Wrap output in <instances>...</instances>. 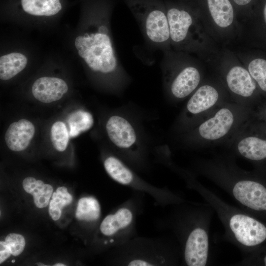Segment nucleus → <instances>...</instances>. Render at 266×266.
Instances as JSON below:
<instances>
[{
  "mask_svg": "<svg viewBox=\"0 0 266 266\" xmlns=\"http://www.w3.org/2000/svg\"><path fill=\"white\" fill-rule=\"evenodd\" d=\"M178 209L171 224L180 243L184 264L209 265L211 261L209 231L214 209L207 202L192 203Z\"/></svg>",
  "mask_w": 266,
  "mask_h": 266,
  "instance_id": "f257e3e1",
  "label": "nucleus"
},
{
  "mask_svg": "<svg viewBox=\"0 0 266 266\" xmlns=\"http://www.w3.org/2000/svg\"><path fill=\"white\" fill-rule=\"evenodd\" d=\"M196 191L213 208L221 222L224 240L236 247L244 256L255 250L266 240V225L243 209L231 205L200 183L191 180Z\"/></svg>",
  "mask_w": 266,
  "mask_h": 266,
  "instance_id": "f03ea898",
  "label": "nucleus"
},
{
  "mask_svg": "<svg viewBox=\"0 0 266 266\" xmlns=\"http://www.w3.org/2000/svg\"><path fill=\"white\" fill-rule=\"evenodd\" d=\"M233 166L223 162L203 164V173L241 208L252 215L266 214V185Z\"/></svg>",
  "mask_w": 266,
  "mask_h": 266,
  "instance_id": "7ed1b4c3",
  "label": "nucleus"
},
{
  "mask_svg": "<svg viewBox=\"0 0 266 266\" xmlns=\"http://www.w3.org/2000/svg\"><path fill=\"white\" fill-rule=\"evenodd\" d=\"M95 29L75 38L79 56L94 72L122 76L124 70L114 48L108 26L104 22L96 25Z\"/></svg>",
  "mask_w": 266,
  "mask_h": 266,
  "instance_id": "20e7f679",
  "label": "nucleus"
},
{
  "mask_svg": "<svg viewBox=\"0 0 266 266\" xmlns=\"http://www.w3.org/2000/svg\"><path fill=\"white\" fill-rule=\"evenodd\" d=\"M138 24L147 44L164 53L171 50L166 7L163 0H123Z\"/></svg>",
  "mask_w": 266,
  "mask_h": 266,
  "instance_id": "39448f33",
  "label": "nucleus"
},
{
  "mask_svg": "<svg viewBox=\"0 0 266 266\" xmlns=\"http://www.w3.org/2000/svg\"><path fill=\"white\" fill-rule=\"evenodd\" d=\"M164 1L171 46L177 50H192L196 43L198 12L186 0Z\"/></svg>",
  "mask_w": 266,
  "mask_h": 266,
  "instance_id": "423d86ee",
  "label": "nucleus"
},
{
  "mask_svg": "<svg viewBox=\"0 0 266 266\" xmlns=\"http://www.w3.org/2000/svg\"><path fill=\"white\" fill-rule=\"evenodd\" d=\"M135 218L134 206L130 201L126 202L114 213L104 218L100 225V230L104 236L109 237L107 243H118L121 245L132 235Z\"/></svg>",
  "mask_w": 266,
  "mask_h": 266,
  "instance_id": "0eeeda50",
  "label": "nucleus"
},
{
  "mask_svg": "<svg viewBox=\"0 0 266 266\" xmlns=\"http://www.w3.org/2000/svg\"><path fill=\"white\" fill-rule=\"evenodd\" d=\"M233 122V112L229 108H222L199 126V133L206 140H217L228 133Z\"/></svg>",
  "mask_w": 266,
  "mask_h": 266,
  "instance_id": "6e6552de",
  "label": "nucleus"
},
{
  "mask_svg": "<svg viewBox=\"0 0 266 266\" xmlns=\"http://www.w3.org/2000/svg\"><path fill=\"white\" fill-rule=\"evenodd\" d=\"M179 69L171 80L169 89L174 97L182 99L196 89L200 82V75L198 69L191 65H183Z\"/></svg>",
  "mask_w": 266,
  "mask_h": 266,
  "instance_id": "1a4fd4ad",
  "label": "nucleus"
},
{
  "mask_svg": "<svg viewBox=\"0 0 266 266\" xmlns=\"http://www.w3.org/2000/svg\"><path fill=\"white\" fill-rule=\"evenodd\" d=\"M68 86L62 79L52 77H42L33 83L32 91L38 100L48 103L61 99L67 92Z\"/></svg>",
  "mask_w": 266,
  "mask_h": 266,
  "instance_id": "9d476101",
  "label": "nucleus"
},
{
  "mask_svg": "<svg viewBox=\"0 0 266 266\" xmlns=\"http://www.w3.org/2000/svg\"><path fill=\"white\" fill-rule=\"evenodd\" d=\"M106 130L110 140L119 148H129L136 141V135L133 127L121 116L110 117L106 124Z\"/></svg>",
  "mask_w": 266,
  "mask_h": 266,
  "instance_id": "9b49d317",
  "label": "nucleus"
},
{
  "mask_svg": "<svg viewBox=\"0 0 266 266\" xmlns=\"http://www.w3.org/2000/svg\"><path fill=\"white\" fill-rule=\"evenodd\" d=\"M35 133L33 124L26 119H21L11 124L5 133L6 145L13 151H21L29 145Z\"/></svg>",
  "mask_w": 266,
  "mask_h": 266,
  "instance_id": "f8f14e48",
  "label": "nucleus"
},
{
  "mask_svg": "<svg viewBox=\"0 0 266 266\" xmlns=\"http://www.w3.org/2000/svg\"><path fill=\"white\" fill-rule=\"evenodd\" d=\"M226 81L230 90L241 97L251 96L256 88L255 83L249 72L241 66L232 67L227 74Z\"/></svg>",
  "mask_w": 266,
  "mask_h": 266,
  "instance_id": "ddd939ff",
  "label": "nucleus"
},
{
  "mask_svg": "<svg viewBox=\"0 0 266 266\" xmlns=\"http://www.w3.org/2000/svg\"><path fill=\"white\" fill-rule=\"evenodd\" d=\"M218 99V92L214 87L209 85L201 86L188 101L187 110L193 114L201 113L212 107Z\"/></svg>",
  "mask_w": 266,
  "mask_h": 266,
  "instance_id": "4468645a",
  "label": "nucleus"
},
{
  "mask_svg": "<svg viewBox=\"0 0 266 266\" xmlns=\"http://www.w3.org/2000/svg\"><path fill=\"white\" fill-rule=\"evenodd\" d=\"M215 23L220 28H227L233 23L234 10L231 0H202Z\"/></svg>",
  "mask_w": 266,
  "mask_h": 266,
  "instance_id": "2eb2a0df",
  "label": "nucleus"
},
{
  "mask_svg": "<svg viewBox=\"0 0 266 266\" xmlns=\"http://www.w3.org/2000/svg\"><path fill=\"white\" fill-rule=\"evenodd\" d=\"M238 154L252 161H260L266 159V140L254 136L243 138L237 146Z\"/></svg>",
  "mask_w": 266,
  "mask_h": 266,
  "instance_id": "dca6fc26",
  "label": "nucleus"
},
{
  "mask_svg": "<svg viewBox=\"0 0 266 266\" xmlns=\"http://www.w3.org/2000/svg\"><path fill=\"white\" fill-rule=\"evenodd\" d=\"M23 187L26 192L32 194L35 205L40 208L46 207L53 194V187L49 184H45L41 180L29 177L23 181Z\"/></svg>",
  "mask_w": 266,
  "mask_h": 266,
  "instance_id": "f3484780",
  "label": "nucleus"
},
{
  "mask_svg": "<svg viewBox=\"0 0 266 266\" xmlns=\"http://www.w3.org/2000/svg\"><path fill=\"white\" fill-rule=\"evenodd\" d=\"M27 57L20 53H11L0 58V78L2 80H9L26 66Z\"/></svg>",
  "mask_w": 266,
  "mask_h": 266,
  "instance_id": "a211bd4d",
  "label": "nucleus"
},
{
  "mask_svg": "<svg viewBox=\"0 0 266 266\" xmlns=\"http://www.w3.org/2000/svg\"><path fill=\"white\" fill-rule=\"evenodd\" d=\"M103 164L107 173L114 181L123 185L134 186L133 174L119 159L109 157Z\"/></svg>",
  "mask_w": 266,
  "mask_h": 266,
  "instance_id": "6ab92c4d",
  "label": "nucleus"
},
{
  "mask_svg": "<svg viewBox=\"0 0 266 266\" xmlns=\"http://www.w3.org/2000/svg\"><path fill=\"white\" fill-rule=\"evenodd\" d=\"M23 10L34 16H50L62 9L60 0H21Z\"/></svg>",
  "mask_w": 266,
  "mask_h": 266,
  "instance_id": "aec40b11",
  "label": "nucleus"
},
{
  "mask_svg": "<svg viewBox=\"0 0 266 266\" xmlns=\"http://www.w3.org/2000/svg\"><path fill=\"white\" fill-rule=\"evenodd\" d=\"M67 122L69 128V136L74 137L90 129L93 126L94 119L90 113L78 110L69 115Z\"/></svg>",
  "mask_w": 266,
  "mask_h": 266,
  "instance_id": "412c9836",
  "label": "nucleus"
},
{
  "mask_svg": "<svg viewBox=\"0 0 266 266\" xmlns=\"http://www.w3.org/2000/svg\"><path fill=\"white\" fill-rule=\"evenodd\" d=\"M100 215V207L98 200L93 197L81 198L78 202L76 217L80 220L93 222L98 220Z\"/></svg>",
  "mask_w": 266,
  "mask_h": 266,
  "instance_id": "4be33fe9",
  "label": "nucleus"
},
{
  "mask_svg": "<svg viewBox=\"0 0 266 266\" xmlns=\"http://www.w3.org/2000/svg\"><path fill=\"white\" fill-rule=\"evenodd\" d=\"M49 213L53 220H57L61 216L62 208L71 202L72 197L65 187H60L53 193Z\"/></svg>",
  "mask_w": 266,
  "mask_h": 266,
  "instance_id": "5701e85b",
  "label": "nucleus"
},
{
  "mask_svg": "<svg viewBox=\"0 0 266 266\" xmlns=\"http://www.w3.org/2000/svg\"><path fill=\"white\" fill-rule=\"evenodd\" d=\"M69 136L64 123L57 121L53 124L50 131V138L55 149L60 152L65 151L68 144Z\"/></svg>",
  "mask_w": 266,
  "mask_h": 266,
  "instance_id": "b1692460",
  "label": "nucleus"
},
{
  "mask_svg": "<svg viewBox=\"0 0 266 266\" xmlns=\"http://www.w3.org/2000/svg\"><path fill=\"white\" fill-rule=\"evenodd\" d=\"M248 71L262 90L266 92V60L258 58L250 62Z\"/></svg>",
  "mask_w": 266,
  "mask_h": 266,
  "instance_id": "393cba45",
  "label": "nucleus"
},
{
  "mask_svg": "<svg viewBox=\"0 0 266 266\" xmlns=\"http://www.w3.org/2000/svg\"><path fill=\"white\" fill-rule=\"evenodd\" d=\"M5 242L8 246L11 254L15 256L23 252L25 246L24 237L21 234L15 233L8 234L5 237Z\"/></svg>",
  "mask_w": 266,
  "mask_h": 266,
  "instance_id": "a878e982",
  "label": "nucleus"
},
{
  "mask_svg": "<svg viewBox=\"0 0 266 266\" xmlns=\"http://www.w3.org/2000/svg\"><path fill=\"white\" fill-rule=\"evenodd\" d=\"M11 254L10 249L5 241L0 242V263L1 264Z\"/></svg>",
  "mask_w": 266,
  "mask_h": 266,
  "instance_id": "bb28decb",
  "label": "nucleus"
},
{
  "mask_svg": "<svg viewBox=\"0 0 266 266\" xmlns=\"http://www.w3.org/2000/svg\"><path fill=\"white\" fill-rule=\"evenodd\" d=\"M233 3L237 7L244 8L248 5L252 0H231Z\"/></svg>",
  "mask_w": 266,
  "mask_h": 266,
  "instance_id": "cd10ccee",
  "label": "nucleus"
},
{
  "mask_svg": "<svg viewBox=\"0 0 266 266\" xmlns=\"http://www.w3.org/2000/svg\"><path fill=\"white\" fill-rule=\"evenodd\" d=\"M264 18H265V21L266 22V3L264 6Z\"/></svg>",
  "mask_w": 266,
  "mask_h": 266,
  "instance_id": "c85d7f7f",
  "label": "nucleus"
},
{
  "mask_svg": "<svg viewBox=\"0 0 266 266\" xmlns=\"http://www.w3.org/2000/svg\"><path fill=\"white\" fill-rule=\"evenodd\" d=\"M54 266H65L66 265H64V264H63L59 263V264H56L54 265Z\"/></svg>",
  "mask_w": 266,
  "mask_h": 266,
  "instance_id": "c756f323",
  "label": "nucleus"
},
{
  "mask_svg": "<svg viewBox=\"0 0 266 266\" xmlns=\"http://www.w3.org/2000/svg\"><path fill=\"white\" fill-rule=\"evenodd\" d=\"M36 264H37L38 266H46V265H43V264L39 263H37Z\"/></svg>",
  "mask_w": 266,
  "mask_h": 266,
  "instance_id": "7c9ffc66",
  "label": "nucleus"
},
{
  "mask_svg": "<svg viewBox=\"0 0 266 266\" xmlns=\"http://www.w3.org/2000/svg\"><path fill=\"white\" fill-rule=\"evenodd\" d=\"M14 262H15V260H13L12 261V263H14Z\"/></svg>",
  "mask_w": 266,
  "mask_h": 266,
  "instance_id": "2f4dec72",
  "label": "nucleus"
}]
</instances>
